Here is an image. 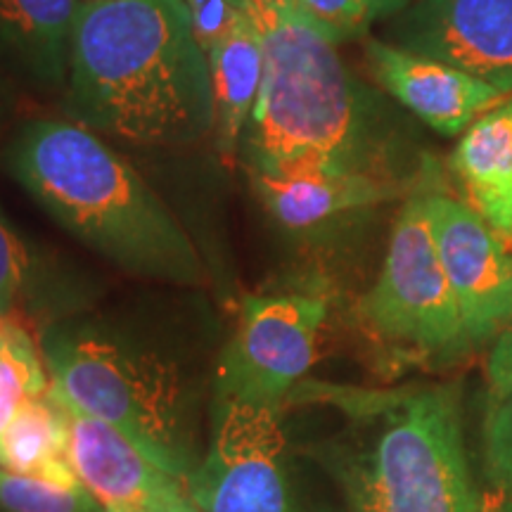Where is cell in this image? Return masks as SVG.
I'll list each match as a JSON object with an SVG mask.
<instances>
[{"label":"cell","instance_id":"23","mask_svg":"<svg viewBox=\"0 0 512 512\" xmlns=\"http://www.w3.org/2000/svg\"><path fill=\"white\" fill-rule=\"evenodd\" d=\"M183 5L190 12L197 41H200L204 53H209L228 27L233 0H183Z\"/></svg>","mask_w":512,"mask_h":512},{"label":"cell","instance_id":"11","mask_svg":"<svg viewBox=\"0 0 512 512\" xmlns=\"http://www.w3.org/2000/svg\"><path fill=\"white\" fill-rule=\"evenodd\" d=\"M64 406L74 472L102 508L112 512H200L190 496L188 479L166 472L114 427L81 413L72 401L64 399Z\"/></svg>","mask_w":512,"mask_h":512},{"label":"cell","instance_id":"19","mask_svg":"<svg viewBox=\"0 0 512 512\" xmlns=\"http://www.w3.org/2000/svg\"><path fill=\"white\" fill-rule=\"evenodd\" d=\"M0 512H105L86 486H57L0 470Z\"/></svg>","mask_w":512,"mask_h":512},{"label":"cell","instance_id":"16","mask_svg":"<svg viewBox=\"0 0 512 512\" xmlns=\"http://www.w3.org/2000/svg\"><path fill=\"white\" fill-rule=\"evenodd\" d=\"M453 171L470 197L472 209L512 242V102L486 112L465 131Z\"/></svg>","mask_w":512,"mask_h":512},{"label":"cell","instance_id":"15","mask_svg":"<svg viewBox=\"0 0 512 512\" xmlns=\"http://www.w3.org/2000/svg\"><path fill=\"white\" fill-rule=\"evenodd\" d=\"M207 57L216 107L214 145L219 155L230 162L240 152L242 133L252 117L264 72L259 31L240 0H233L228 27Z\"/></svg>","mask_w":512,"mask_h":512},{"label":"cell","instance_id":"5","mask_svg":"<svg viewBox=\"0 0 512 512\" xmlns=\"http://www.w3.org/2000/svg\"><path fill=\"white\" fill-rule=\"evenodd\" d=\"M43 358L53 387L81 413L107 422L171 475L192 477L200 463L190 401L174 366L91 332L48 335Z\"/></svg>","mask_w":512,"mask_h":512},{"label":"cell","instance_id":"17","mask_svg":"<svg viewBox=\"0 0 512 512\" xmlns=\"http://www.w3.org/2000/svg\"><path fill=\"white\" fill-rule=\"evenodd\" d=\"M0 470L57 486L81 484L69 451L67 406L53 384L24 403L0 430Z\"/></svg>","mask_w":512,"mask_h":512},{"label":"cell","instance_id":"3","mask_svg":"<svg viewBox=\"0 0 512 512\" xmlns=\"http://www.w3.org/2000/svg\"><path fill=\"white\" fill-rule=\"evenodd\" d=\"M264 72L238 157L247 174H382L380 140L337 43L292 0H240Z\"/></svg>","mask_w":512,"mask_h":512},{"label":"cell","instance_id":"18","mask_svg":"<svg viewBox=\"0 0 512 512\" xmlns=\"http://www.w3.org/2000/svg\"><path fill=\"white\" fill-rule=\"evenodd\" d=\"M50 384L29 330L15 316L0 318V430L29 399L46 394Z\"/></svg>","mask_w":512,"mask_h":512},{"label":"cell","instance_id":"10","mask_svg":"<svg viewBox=\"0 0 512 512\" xmlns=\"http://www.w3.org/2000/svg\"><path fill=\"white\" fill-rule=\"evenodd\" d=\"M427 211L465 342H484L512 318V256L496 230L467 204L427 195Z\"/></svg>","mask_w":512,"mask_h":512},{"label":"cell","instance_id":"8","mask_svg":"<svg viewBox=\"0 0 512 512\" xmlns=\"http://www.w3.org/2000/svg\"><path fill=\"white\" fill-rule=\"evenodd\" d=\"M188 486L200 512H294L280 408L216 401L207 456Z\"/></svg>","mask_w":512,"mask_h":512},{"label":"cell","instance_id":"13","mask_svg":"<svg viewBox=\"0 0 512 512\" xmlns=\"http://www.w3.org/2000/svg\"><path fill=\"white\" fill-rule=\"evenodd\" d=\"M83 0H0V72L43 95L67 86Z\"/></svg>","mask_w":512,"mask_h":512},{"label":"cell","instance_id":"9","mask_svg":"<svg viewBox=\"0 0 512 512\" xmlns=\"http://www.w3.org/2000/svg\"><path fill=\"white\" fill-rule=\"evenodd\" d=\"M389 36L512 93V0H413L392 15Z\"/></svg>","mask_w":512,"mask_h":512},{"label":"cell","instance_id":"24","mask_svg":"<svg viewBox=\"0 0 512 512\" xmlns=\"http://www.w3.org/2000/svg\"><path fill=\"white\" fill-rule=\"evenodd\" d=\"M486 375H489L491 392H503V389L512 387V318L491 349Z\"/></svg>","mask_w":512,"mask_h":512},{"label":"cell","instance_id":"20","mask_svg":"<svg viewBox=\"0 0 512 512\" xmlns=\"http://www.w3.org/2000/svg\"><path fill=\"white\" fill-rule=\"evenodd\" d=\"M292 3L339 46L366 34L377 19L396 15L411 0H292Z\"/></svg>","mask_w":512,"mask_h":512},{"label":"cell","instance_id":"21","mask_svg":"<svg viewBox=\"0 0 512 512\" xmlns=\"http://www.w3.org/2000/svg\"><path fill=\"white\" fill-rule=\"evenodd\" d=\"M484 472L494 489L512 494V387L489 396L484 420Z\"/></svg>","mask_w":512,"mask_h":512},{"label":"cell","instance_id":"22","mask_svg":"<svg viewBox=\"0 0 512 512\" xmlns=\"http://www.w3.org/2000/svg\"><path fill=\"white\" fill-rule=\"evenodd\" d=\"M27 252L19 238L0 219V318L15 316L19 294L27 280Z\"/></svg>","mask_w":512,"mask_h":512},{"label":"cell","instance_id":"27","mask_svg":"<svg viewBox=\"0 0 512 512\" xmlns=\"http://www.w3.org/2000/svg\"><path fill=\"white\" fill-rule=\"evenodd\" d=\"M105 512H112V510H105Z\"/></svg>","mask_w":512,"mask_h":512},{"label":"cell","instance_id":"14","mask_svg":"<svg viewBox=\"0 0 512 512\" xmlns=\"http://www.w3.org/2000/svg\"><path fill=\"white\" fill-rule=\"evenodd\" d=\"M256 195L280 226L309 230L347 211L399 195V181L384 174H249Z\"/></svg>","mask_w":512,"mask_h":512},{"label":"cell","instance_id":"6","mask_svg":"<svg viewBox=\"0 0 512 512\" xmlns=\"http://www.w3.org/2000/svg\"><path fill=\"white\" fill-rule=\"evenodd\" d=\"M361 313L377 337L411 354L437 356L467 344L432 233L427 195L403 204L382 273L363 299Z\"/></svg>","mask_w":512,"mask_h":512},{"label":"cell","instance_id":"26","mask_svg":"<svg viewBox=\"0 0 512 512\" xmlns=\"http://www.w3.org/2000/svg\"><path fill=\"white\" fill-rule=\"evenodd\" d=\"M12 100H15V91H12V79L0 72V128H3V124L10 117Z\"/></svg>","mask_w":512,"mask_h":512},{"label":"cell","instance_id":"12","mask_svg":"<svg viewBox=\"0 0 512 512\" xmlns=\"http://www.w3.org/2000/svg\"><path fill=\"white\" fill-rule=\"evenodd\" d=\"M366 60L370 74L384 91L441 136H458L477 112L501 98V91L491 83L463 69L408 53L377 38L366 43Z\"/></svg>","mask_w":512,"mask_h":512},{"label":"cell","instance_id":"25","mask_svg":"<svg viewBox=\"0 0 512 512\" xmlns=\"http://www.w3.org/2000/svg\"><path fill=\"white\" fill-rule=\"evenodd\" d=\"M479 512H512V494H505V491L498 489L486 491Z\"/></svg>","mask_w":512,"mask_h":512},{"label":"cell","instance_id":"7","mask_svg":"<svg viewBox=\"0 0 512 512\" xmlns=\"http://www.w3.org/2000/svg\"><path fill=\"white\" fill-rule=\"evenodd\" d=\"M325 318L328 304L313 294L247 297L221 356L216 401L283 406L316 363Z\"/></svg>","mask_w":512,"mask_h":512},{"label":"cell","instance_id":"1","mask_svg":"<svg viewBox=\"0 0 512 512\" xmlns=\"http://www.w3.org/2000/svg\"><path fill=\"white\" fill-rule=\"evenodd\" d=\"M62 110L100 138L145 150L214 136L209 57L183 0H83Z\"/></svg>","mask_w":512,"mask_h":512},{"label":"cell","instance_id":"2","mask_svg":"<svg viewBox=\"0 0 512 512\" xmlns=\"http://www.w3.org/2000/svg\"><path fill=\"white\" fill-rule=\"evenodd\" d=\"M5 171L46 214L124 271L202 285V256L162 197L107 145L69 119H27L3 150Z\"/></svg>","mask_w":512,"mask_h":512},{"label":"cell","instance_id":"4","mask_svg":"<svg viewBox=\"0 0 512 512\" xmlns=\"http://www.w3.org/2000/svg\"><path fill=\"white\" fill-rule=\"evenodd\" d=\"M306 399L347 415L330 467L351 512H479L467 467L458 392L403 387L363 392L309 384Z\"/></svg>","mask_w":512,"mask_h":512}]
</instances>
